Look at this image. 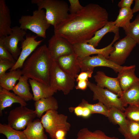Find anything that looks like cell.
<instances>
[{
    "instance_id": "7c38bea8",
    "label": "cell",
    "mask_w": 139,
    "mask_h": 139,
    "mask_svg": "<svg viewBox=\"0 0 139 139\" xmlns=\"http://www.w3.org/2000/svg\"><path fill=\"white\" fill-rule=\"evenodd\" d=\"M47 48L53 60L74 53L73 45L65 39L54 34L48 41Z\"/></svg>"
},
{
    "instance_id": "ba28073f",
    "label": "cell",
    "mask_w": 139,
    "mask_h": 139,
    "mask_svg": "<svg viewBox=\"0 0 139 139\" xmlns=\"http://www.w3.org/2000/svg\"><path fill=\"white\" fill-rule=\"evenodd\" d=\"M88 86L93 92V99L98 100L99 102L104 104L109 109L115 107L123 112L125 108L123 105L121 101L119 95L109 91L98 86L96 84L89 81Z\"/></svg>"
},
{
    "instance_id": "277c9868",
    "label": "cell",
    "mask_w": 139,
    "mask_h": 139,
    "mask_svg": "<svg viewBox=\"0 0 139 139\" xmlns=\"http://www.w3.org/2000/svg\"><path fill=\"white\" fill-rule=\"evenodd\" d=\"M19 22L22 29L30 30L38 37L44 38H46V31L50 25L46 19L44 9L34 11L32 15L22 16Z\"/></svg>"
},
{
    "instance_id": "bcb514c9",
    "label": "cell",
    "mask_w": 139,
    "mask_h": 139,
    "mask_svg": "<svg viewBox=\"0 0 139 139\" xmlns=\"http://www.w3.org/2000/svg\"><path fill=\"white\" fill-rule=\"evenodd\" d=\"M138 139H139V136L138 138Z\"/></svg>"
},
{
    "instance_id": "e575fe53",
    "label": "cell",
    "mask_w": 139,
    "mask_h": 139,
    "mask_svg": "<svg viewBox=\"0 0 139 139\" xmlns=\"http://www.w3.org/2000/svg\"><path fill=\"white\" fill-rule=\"evenodd\" d=\"M0 60H7L15 63L16 60L11 53L5 47L1 39L0 38Z\"/></svg>"
},
{
    "instance_id": "5b68a950",
    "label": "cell",
    "mask_w": 139,
    "mask_h": 139,
    "mask_svg": "<svg viewBox=\"0 0 139 139\" xmlns=\"http://www.w3.org/2000/svg\"><path fill=\"white\" fill-rule=\"evenodd\" d=\"M67 116L58 113L57 110H50L41 118L40 121L46 132L52 139H56L55 134L60 130L68 132L71 125L67 121Z\"/></svg>"
},
{
    "instance_id": "83f0119b",
    "label": "cell",
    "mask_w": 139,
    "mask_h": 139,
    "mask_svg": "<svg viewBox=\"0 0 139 139\" xmlns=\"http://www.w3.org/2000/svg\"><path fill=\"white\" fill-rule=\"evenodd\" d=\"M133 14L131 8H120L117 18L114 21L115 25L119 28H123L124 30L126 29L131 23L130 20L133 16Z\"/></svg>"
},
{
    "instance_id": "836d02e7",
    "label": "cell",
    "mask_w": 139,
    "mask_h": 139,
    "mask_svg": "<svg viewBox=\"0 0 139 139\" xmlns=\"http://www.w3.org/2000/svg\"><path fill=\"white\" fill-rule=\"evenodd\" d=\"M124 112L127 119L139 122V106L129 105Z\"/></svg>"
},
{
    "instance_id": "d4e9b609",
    "label": "cell",
    "mask_w": 139,
    "mask_h": 139,
    "mask_svg": "<svg viewBox=\"0 0 139 139\" xmlns=\"http://www.w3.org/2000/svg\"><path fill=\"white\" fill-rule=\"evenodd\" d=\"M29 79L26 76L22 75L12 90L14 93L26 102L33 100V94L30 91L28 83Z\"/></svg>"
},
{
    "instance_id": "30bf717a",
    "label": "cell",
    "mask_w": 139,
    "mask_h": 139,
    "mask_svg": "<svg viewBox=\"0 0 139 139\" xmlns=\"http://www.w3.org/2000/svg\"><path fill=\"white\" fill-rule=\"evenodd\" d=\"M78 60L81 72L93 71L95 67L104 66L111 68L115 72L118 73L128 67L117 65L101 54L93 56L78 57Z\"/></svg>"
},
{
    "instance_id": "7a4b0ae2",
    "label": "cell",
    "mask_w": 139,
    "mask_h": 139,
    "mask_svg": "<svg viewBox=\"0 0 139 139\" xmlns=\"http://www.w3.org/2000/svg\"><path fill=\"white\" fill-rule=\"evenodd\" d=\"M54 60L47 46L37 48L24 62L21 68L22 75L49 85L50 72Z\"/></svg>"
},
{
    "instance_id": "cb8c5ba5",
    "label": "cell",
    "mask_w": 139,
    "mask_h": 139,
    "mask_svg": "<svg viewBox=\"0 0 139 139\" xmlns=\"http://www.w3.org/2000/svg\"><path fill=\"white\" fill-rule=\"evenodd\" d=\"M107 117L111 122L119 126V131L123 135L126 133L127 120L124 112L116 108L112 107L109 109Z\"/></svg>"
},
{
    "instance_id": "5bb4252c",
    "label": "cell",
    "mask_w": 139,
    "mask_h": 139,
    "mask_svg": "<svg viewBox=\"0 0 139 139\" xmlns=\"http://www.w3.org/2000/svg\"><path fill=\"white\" fill-rule=\"evenodd\" d=\"M38 37L34 35H27L26 38L21 42L22 50L20 55L14 66L9 71L21 68L23 64L29 55L36 49L43 40L37 41Z\"/></svg>"
},
{
    "instance_id": "ab89813d",
    "label": "cell",
    "mask_w": 139,
    "mask_h": 139,
    "mask_svg": "<svg viewBox=\"0 0 139 139\" xmlns=\"http://www.w3.org/2000/svg\"><path fill=\"white\" fill-rule=\"evenodd\" d=\"M133 1V0H121L118 2V6L120 8H131Z\"/></svg>"
},
{
    "instance_id": "8fae6325",
    "label": "cell",
    "mask_w": 139,
    "mask_h": 139,
    "mask_svg": "<svg viewBox=\"0 0 139 139\" xmlns=\"http://www.w3.org/2000/svg\"><path fill=\"white\" fill-rule=\"evenodd\" d=\"M119 38V32L115 34L112 41L106 47L100 49L96 48L86 42L73 45L75 53L78 57L82 58L94 54H101L108 58L110 54L113 51L112 46L114 43Z\"/></svg>"
},
{
    "instance_id": "d6986e66",
    "label": "cell",
    "mask_w": 139,
    "mask_h": 139,
    "mask_svg": "<svg viewBox=\"0 0 139 139\" xmlns=\"http://www.w3.org/2000/svg\"><path fill=\"white\" fill-rule=\"evenodd\" d=\"M29 82L33 92V100L35 101L42 98L52 96L57 92L50 85L35 80L29 79Z\"/></svg>"
},
{
    "instance_id": "74e56055",
    "label": "cell",
    "mask_w": 139,
    "mask_h": 139,
    "mask_svg": "<svg viewBox=\"0 0 139 139\" xmlns=\"http://www.w3.org/2000/svg\"><path fill=\"white\" fill-rule=\"evenodd\" d=\"M93 72V71L92 70L81 72L76 77V81L77 82L81 80L89 81L88 79L91 77Z\"/></svg>"
},
{
    "instance_id": "f6af8a7d",
    "label": "cell",
    "mask_w": 139,
    "mask_h": 139,
    "mask_svg": "<svg viewBox=\"0 0 139 139\" xmlns=\"http://www.w3.org/2000/svg\"><path fill=\"white\" fill-rule=\"evenodd\" d=\"M57 139H66V138L65 137H64L60 138H57Z\"/></svg>"
},
{
    "instance_id": "b9f144b4",
    "label": "cell",
    "mask_w": 139,
    "mask_h": 139,
    "mask_svg": "<svg viewBox=\"0 0 139 139\" xmlns=\"http://www.w3.org/2000/svg\"><path fill=\"white\" fill-rule=\"evenodd\" d=\"M91 114V111L89 108L86 107H83L82 116V117L84 118H87L89 117Z\"/></svg>"
},
{
    "instance_id": "484cf974",
    "label": "cell",
    "mask_w": 139,
    "mask_h": 139,
    "mask_svg": "<svg viewBox=\"0 0 139 139\" xmlns=\"http://www.w3.org/2000/svg\"><path fill=\"white\" fill-rule=\"evenodd\" d=\"M22 75L20 68L5 73L0 76V87L8 91L12 90Z\"/></svg>"
},
{
    "instance_id": "3957f363",
    "label": "cell",
    "mask_w": 139,
    "mask_h": 139,
    "mask_svg": "<svg viewBox=\"0 0 139 139\" xmlns=\"http://www.w3.org/2000/svg\"><path fill=\"white\" fill-rule=\"evenodd\" d=\"M38 9H45L46 19L50 25L55 27L68 16L69 7L67 3L62 0H32Z\"/></svg>"
},
{
    "instance_id": "f35d334b",
    "label": "cell",
    "mask_w": 139,
    "mask_h": 139,
    "mask_svg": "<svg viewBox=\"0 0 139 139\" xmlns=\"http://www.w3.org/2000/svg\"><path fill=\"white\" fill-rule=\"evenodd\" d=\"M69 110L70 112H73L77 116L82 117L83 112V107L78 105L75 107H70L69 108Z\"/></svg>"
},
{
    "instance_id": "7402d4cb",
    "label": "cell",
    "mask_w": 139,
    "mask_h": 139,
    "mask_svg": "<svg viewBox=\"0 0 139 139\" xmlns=\"http://www.w3.org/2000/svg\"><path fill=\"white\" fill-rule=\"evenodd\" d=\"M119 98L124 107L128 105L139 106V83L123 91Z\"/></svg>"
},
{
    "instance_id": "52a82bcc",
    "label": "cell",
    "mask_w": 139,
    "mask_h": 139,
    "mask_svg": "<svg viewBox=\"0 0 139 139\" xmlns=\"http://www.w3.org/2000/svg\"><path fill=\"white\" fill-rule=\"evenodd\" d=\"M36 117L35 110L20 105L10 111L7 118V124L16 130H24Z\"/></svg>"
},
{
    "instance_id": "e0dca14e",
    "label": "cell",
    "mask_w": 139,
    "mask_h": 139,
    "mask_svg": "<svg viewBox=\"0 0 139 139\" xmlns=\"http://www.w3.org/2000/svg\"><path fill=\"white\" fill-rule=\"evenodd\" d=\"M135 65L129 66L118 73L117 77L123 91L134 84L139 83V78L135 74Z\"/></svg>"
},
{
    "instance_id": "7bdbcfd3",
    "label": "cell",
    "mask_w": 139,
    "mask_h": 139,
    "mask_svg": "<svg viewBox=\"0 0 139 139\" xmlns=\"http://www.w3.org/2000/svg\"><path fill=\"white\" fill-rule=\"evenodd\" d=\"M67 132L62 130H60L56 132L55 134L56 139L65 137Z\"/></svg>"
},
{
    "instance_id": "8d00e7d4",
    "label": "cell",
    "mask_w": 139,
    "mask_h": 139,
    "mask_svg": "<svg viewBox=\"0 0 139 139\" xmlns=\"http://www.w3.org/2000/svg\"><path fill=\"white\" fill-rule=\"evenodd\" d=\"M70 5L69 11L70 14H74L81 10L83 7L80 4L78 0H69Z\"/></svg>"
},
{
    "instance_id": "60d3db41",
    "label": "cell",
    "mask_w": 139,
    "mask_h": 139,
    "mask_svg": "<svg viewBox=\"0 0 139 139\" xmlns=\"http://www.w3.org/2000/svg\"><path fill=\"white\" fill-rule=\"evenodd\" d=\"M88 81L81 80L77 82V85L75 86V88L76 89H80L82 90H85L87 87Z\"/></svg>"
},
{
    "instance_id": "ee69618b",
    "label": "cell",
    "mask_w": 139,
    "mask_h": 139,
    "mask_svg": "<svg viewBox=\"0 0 139 139\" xmlns=\"http://www.w3.org/2000/svg\"><path fill=\"white\" fill-rule=\"evenodd\" d=\"M135 5L132 9L133 13L139 11V0H135Z\"/></svg>"
},
{
    "instance_id": "f1b7e54d",
    "label": "cell",
    "mask_w": 139,
    "mask_h": 139,
    "mask_svg": "<svg viewBox=\"0 0 139 139\" xmlns=\"http://www.w3.org/2000/svg\"><path fill=\"white\" fill-rule=\"evenodd\" d=\"M76 139H119L115 137L107 136L102 131L97 130L93 132L87 128H82L78 132Z\"/></svg>"
},
{
    "instance_id": "4316f807",
    "label": "cell",
    "mask_w": 139,
    "mask_h": 139,
    "mask_svg": "<svg viewBox=\"0 0 139 139\" xmlns=\"http://www.w3.org/2000/svg\"><path fill=\"white\" fill-rule=\"evenodd\" d=\"M118 32L119 28L115 25L114 21H108L103 27L97 31L94 36L86 42L95 48L107 33L112 32L115 34Z\"/></svg>"
},
{
    "instance_id": "ffe728a7",
    "label": "cell",
    "mask_w": 139,
    "mask_h": 139,
    "mask_svg": "<svg viewBox=\"0 0 139 139\" xmlns=\"http://www.w3.org/2000/svg\"><path fill=\"white\" fill-rule=\"evenodd\" d=\"M18 103L20 105L26 106V102L14 92H12L0 87V114L3 110L10 107L14 103Z\"/></svg>"
},
{
    "instance_id": "d6a6232c",
    "label": "cell",
    "mask_w": 139,
    "mask_h": 139,
    "mask_svg": "<svg viewBox=\"0 0 139 139\" xmlns=\"http://www.w3.org/2000/svg\"><path fill=\"white\" fill-rule=\"evenodd\" d=\"M127 119V130L124 135L125 139H138L139 136V122Z\"/></svg>"
},
{
    "instance_id": "d590c367",
    "label": "cell",
    "mask_w": 139,
    "mask_h": 139,
    "mask_svg": "<svg viewBox=\"0 0 139 139\" xmlns=\"http://www.w3.org/2000/svg\"><path fill=\"white\" fill-rule=\"evenodd\" d=\"M15 63L7 60H0V76L6 73L8 70L11 69Z\"/></svg>"
},
{
    "instance_id": "ac0fdd59",
    "label": "cell",
    "mask_w": 139,
    "mask_h": 139,
    "mask_svg": "<svg viewBox=\"0 0 139 139\" xmlns=\"http://www.w3.org/2000/svg\"><path fill=\"white\" fill-rule=\"evenodd\" d=\"M10 9L5 0H0V38L10 34L12 32Z\"/></svg>"
},
{
    "instance_id": "f546056e",
    "label": "cell",
    "mask_w": 139,
    "mask_h": 139,
    "mask_svg": "<svg viewBox=\"0 0 139 139\" xmlns=\"http://www.w3.org/2000/svg\"><path fill=\"white\" fill-rule=\"evenodd\" d=\"M0 133L7 139H27L23 131L15 129L8 124H0Z\"/></svg>"
},
{
    "instance_id": "9c48e42d",
    "label": "cell",
    "mask_w": 139,
    "mask_h": 139,
    "mask_svg": "<svg viewBox=\"0 0 139 139\" xmlns=\"http://www.w3.org/2000/svg\"><path fill=\"white\" fill-rule=\"evenodd\" d=\"M137 44L131 37L126 35L114 44V50L107 59L122 66Z\"/></svg>"
},
{
    "instance_id": "9a60e30c",
    "label": "cell",
    "mask_w": 139,
    "mask_h": 139,
    "mask_svg": "<svg viewBox=\"0 0 139 139\" xmlns=\"http://www.w3.org/2000/svg\"><path fill=\"white\" fill-rule=\"evenodd\" d=\"M56 62L62 70L73 78H76L81 71L78 56L75 53L61 56Z\"/></svg>"
},
{
    "instance_id": "44dd1931",
    "label": "cell",
    "mask_w": 139,
    "mask_h": 139,
    "mask_svg": "<svg viewBox=\"0 0 139 139\" xmlns=\"http://www.w3.org/2000/svg\"><path fill=\"white\" fill-rule=\"evenodd\" d=\"M23 131L27 139H48L40 120L39 119L30 123Z\"/></svg>"
},
{
    "instance_id": "4dcf8cb0",
    "label": "cell",
    "mask_w": 139,
    "mask_h": 139,
    "mask_svg": "<svg viewBox=\"0 0 139 139\" xmlns=\"http://www.w3.org/2000/svg\"><path fill=\"white\" fill-rule=\"evenodd\" d=\"M79 105L86 107L90 110L91 114H98L102 115L107 117L109 109L102 103L98 102L97 103L91 104L89 103L85 99L82 100Z\"/></svg>"
},
{
    "instance_id": "603a6c76",
    "label": "cell",
    "mask_w": 139,
    "mask_h": 139,
    "mask_svg": "<svg viewBox=\"0 0 139 139\" xmlns=\"http://www.w3.org/2000/svg\"><path fill=\"white\" fill-rule=\"evenodd\" d=\"M34 106L37 117L39 118L44 112L50 110H57L58 107V101L53 96L35 101Z\"/></svg>"
},
{
    "instance_id": "2e32d148",
    "label": "cell",
    "mask_w": 139,
    "mask_h": 139,
    "mask_svg": "<svg viewBox=\"0 0 139 139\" xmlns=\"http://www.w3.org/2000/svg\"><path fill=\"white\" fill-rule=\"evenodd\" d=\"M94 78L97 85L106 89L120 96L123 91L117 77H112L107 76L102 71H97Z\"/></svg>"
},
{
    "instance_id": "1f68e13d",
    "label": "cell",
    "mask_w": 139,
    "mask_h": 139,
    "mask_svg": "<svg viewBox=\"0 0 139 139\" xmlns=\"http://www.w3.org/2000/svg\"><path fill=\"white\" fill-rule=\"evenodd\" d=\"M126 35L133 39L137 44H139V14L135 20L131 22L128 27L124 30Z\"/></svg>"
},
{
    "instance_id": "8992f818",
    "label": "cell",
    "mask_w": 139,
    "mask_h": 139,
    "mask_svg": "<svg viewBox=\"0 0 139 139\" xmlns=\"http://www.w3.org/2000/svg\"><path fill=\"white\" fill-rule=\"evenodd\" d=\"M75 79L68 75L59 67L56 62H53L49 74V85L57 91H61L68 94L75 87Z\"/></svg>"
},
{
    "instance_id": "4fadbf2b",
    "label": "cell",
    "mask_w": 139,
    "mask_h": 139,
    "mask_svg": "<svg viewBox=\"0 0 139 139\" xmlns=\"http://www.w3.org/2000/svg\"><path fill=\"white\" fill-rule=\"evenodd\" d=\"M25 31L20 27L16 26L12 28V32L9 35L1 39L5 47L11 53L16 61L21 53V50L18 47V43L22 42L24 39L26 34Z\"/></svg>"
},
{
    "instance_id": "6da1fadb",
    "label": "cell",
    "mask_w": 139,
    "mask_h": 139,
    "mask_svg": "<svg viewBox=\"0 0 139 139\" xmlns=\"http://www.w3.org/2000/svg\"><path fill=\"white\" fill-rule=\"evenodd\" d=\"M105 9L93 3L83 7L54 27V34L64 38L72 45L87 42L108 21Z\"/></svg>"
}]
</instances>
